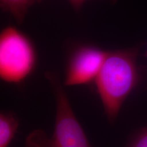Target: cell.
Instances as JSON below:
<instances>
[{
  "instance_id": "obj_7",
  "label": "cell",
  "mask_w": 147,
  "mask_h": 147,
  "mask_svg": "<svg viewBox=\"0 0 147 147\" xmlns=\"http://www.w3.org/2000/svg\"><path fill=\"white\" fill-rule=\"evenodd\" d=\"M125 147H147V126L137 130L129 140Z\"/></svg>"
},
{
  "instance_id": "obj_3",
  "label": "cell",
  "mask_w": 147,
  "mask_h": 147,
  "mask_svg": "<svg viewBox=\"0 0 147 147\" xmlns=\"http://www.w3.org/2000/svg\"><path fill=\"white\" fill-rule=\"evenodd\" d=\"M38 55L28 36L13 26L0 34V78L7 83H23L34 72Z\"/></svg>"
},
{
  "instance_id": "obj_9",
  "label": "cell",
  "mask_w": 147,
  "mask_h": 147,
  "mask_svg": "<svg viewBox=\"0 0 147 147\" xmlns=\"http://www.w3.org/2000/svg\"><path fill=\"white\" fill-rule=\"evenodd\" d=\"M144 56L146 58H147V50H146V52H145V53H144Z\"/></svg>"
},
{
  "instance_id": "obj_2",
  "label": "cell",
  "mask_w": 147,
  "mask_h": 147,
  "mask_svg": "<svg viewBox=\"0 0 147 147\" xmlns=\"http://www.w3.org/2000/svg\"><path fill=\"white\" fill-rule=\"evenodd\" d=\"M56 102L54 131L49 138L43 130L36 129L27 136L25 147H93L74 115L58 74L45 73Z\"/></svg>"
},
{
  "instance_id": "obj_5",
  "label": "cell",
  "mask_w": 147,
  "mask_h": 147,
  "mask_svg": "<svg viewBox=\"0 0 147 147\" xmlns=\"http://www.w3.org/2000/svg\"><path fill=\"white\" fill-rule=\"evenodd\" d=\"M19 127V121L14 113L0 114V147H8Z\"/></svg>"
},
{
  "instance_id": "obj_4",
  "label": "cell",
  "mask_w": 147,
  "mask_h": 147,
  "mask_svg": "<svg viewBox=\"0 0 147 147\" xmlns=\"http://www.w3.org/2000/svg\"><path fill=\"white\" fill-rule=\"evenodd\" d=\"M108 51L87 44L75 46L67 56L63 85H82L95 82Z\"/></svg>"
},
{
  "instance_id": "obj_8",
  "label": "cell",
  "mask_w": 147,
  "mask_h": 147,
  "mask_svg": "<svg viewBox=\"0 0 147 147\" xmlns=\"http://www.w3.org/2000/svg\"><path fill=\"white\" fill-rule=\"evenodd\" d=\"M72 7L76 11H79L81 8L82 5L87 0H68Z\"/></svg>"
},
{
  "instance_id": "obj_6",
  "label": "cell",
  "mask_w": 147,
  "mask_h": 147,
  "mask_svg": "<svg viewBox=\"0 0 147 147\" xmlns=\"http://www.w3.org/2000/svg\"><path fill=\"white\" fill-rule=\"evenodd\" d=\"M43 0H0V7L3 12L12 14L18 23H22L30 7Z\"/></svg>"
},
{
  "instance_id": "obj_1",
  "label": "cell",
  "mask_w": 147,
  "mask_h": 147,
  "mask_svg": "<svg viewBox=\"0 0 147 147\" xmlns=\"http://www.w3.org/2000/svg\"><path fill=\"white\" fill-rule=\"evenodd\" d=\"M142 44L125 49L108 51L95 80L106 118L115 123L125 101L134 90L147 84V66L138 64Z\"/></svg>"
}]
</instances>
